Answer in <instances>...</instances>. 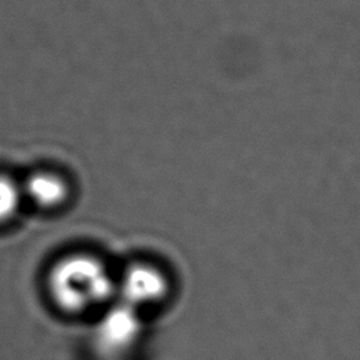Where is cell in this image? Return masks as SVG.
I'll list each match as a JSON object with an SVG mask.
<instances>
[{
    "label": "cell",
    "instance_id": "6da1fadb",
    "mask_svg": "<svg viewBox=\"0 0 360 360\" xmlns=\"http://www.w3.org/2000/svg\"><path fill=\"white\" fill-rule=\"evenodd\" d=\"M45 284L56 308L70 315L101 311L117 297V278L103 260L89 253H72L56 260Z\"/></svg>",
    "mask_w": 360,
    "mask_h": 360
},
{
    "label": "cell",
    "instance_id": "7a4b0ae2",
    "mask_svg": "<svg viewBox=\"0 0 360 360\" xmlns=\"http://www.w3.org/2000/svg\"><path fill=\"white\" fill-rule=\"evenodd\" d=\"M141 335L139 311L117 300L101 309L91 332V343L101 360H124Z\"/></svg>",
    "mask_w": 360,
    "mask_h": 360
},
{
    "label": "cell",
    "instance_id": "3957f363",
    "mask_svg": "<svg viewBox=\"0 0 360 360\" xmlns=\"http://www.w3.org/2000/svg\"><path fill=\"white\" fill-rule=\"evenodd\" d=\"M167 290L169 283L166 276L150 263H132L117 278L118 301L138 311L159 302Z\"/></svg>",
    "mask_w": 360,
    "mask_h": 360
},
{
    "label": "cell",
    "instance_id": "277c9868",
    "mask_svg": "<svg viewBox=\"0 0 360 360\" xmlns=\"http://www.w3.org/2000/svg\"><path fill=\"white\" fill-rule=\"evenodd\" d=\"M24 198L39 208H55L60 205L69 191L62 177L51 172H37L30 174L21 184Z\"/></svg>",
    "mask_w": 360,
    "mask_h": 360
},
{
    "label": "cell",
    "instance_id": "5b68a950",
    "mask_svg": "<svg viewBox=\"0 0 360 360\" xmlns=\"http://www.w3.org/2000/svg\"><path fill=\"white\" fill-rule=\"evenodd\" d=\"M24 200L21 184L0 174V224L10 221L18 211Z\"/></svg>",
    "mask_w": 360,
    "mask_h": 360
}]
</instances>
